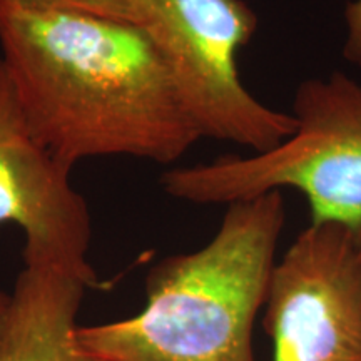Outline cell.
Wrapping results in <instances>:
<instances>
[{
    "mask_svg": "<svg viewBox=\"0 0 361 361\" xmlns=\"http://www.w3.org/2000/svg\"><path fill=\"white\" fill-rule=\"evenodd\" d=\"M0 51L27 123L67 168L117 156L173 164L201 139L139 25L2 2Z\"/></svg>",
    "mask_w": 361,
    "mask_h": 361,
    "instance_id": "obj_1",
    "label": "cell"
},
{
    "mask_svg": "<svg viewBox=\"0 0 361 361\" xmlns=\"http://www.w3.org/2000/svg\"><path fill=\"white\" fill-rule=\"evenodd\" d=\"M284 221L279 191L229 204L207 245L149 269L141 313L78 326L75 350L94 361H258L255 323Z\"/></svg>",
    "mask_w": 361,
    "mask_h": 361,
    "instance_id": "obj_2",
    "label": "cell"
},
{
    "mask_svg": "<svg viewBox=\"0 0 361 361\" xmlns=\"http://www.w3.org/2000/svg\"><path fill=\"white\" fill-rule=\"evenodd\" d=\"M293 116L295 133L278 146L169 169L162 189L194 204L229 206L291 188L308 201L311 223L361 234V85L343 72L306 79Z\"/></svg>",
    "mask_w": 361,
    "mask_h": 361,
    "instance_id": "obj_3",
    "label": "cell"
},
{
    "mask_svg": "<svg viewBox=\"0 0 361 361\" xmlns=\"http://www.w3.org/2000/svg\"><path fill=\"white\" fill-rule=\"evenodd\" d=\"M137 25L164 62L200 137L264 152L295 133L296 119L271 109L241 82L238 52L258 29L245 0H134Z\"/></svg>",
    "mask_w": 361,
    "mask_h": 361,
    "instance_id": "obj_4",
    "label": "cell"
},
{
    "mask_svg": "<svg viewBox=\"0 0 361 361\" xmlns=\"http://www.w3.org/2000/svg\"><path fill=\"white\" fill-rule=\"evenodd\" d=\"M263 308L273 361H361L358 236L311 223L274 264Z\"/></svg>",
    "mask_w": 361,
    "mask_h": 361,
    "instance_id": "obj_5",
    "label": "cell"
},
{
    "mask_svg": "<svg viewBox=\"0 0 361 361\" xmlns=\"http://www.w3.org/2000/svg\"><path fill=\"white\" fill-rule=\"evenodd\" d=\"M71 173L34 134L0 61V226L24 234V266L67 271L96 288L92 219Z\"/></svg>",
    "mask_w": 361,
    "mask_h": 361,
    "instance_id": "obj_6",
    "label": "cell"
},
{
    "mask_svg": "<svg viewBox=\"0 0 361 361\" xmlns=\"http://www.w3.org/2000/svg\"><path fill=\"white\" fill-rule=\"evenodd\" d=\"M89 288L67 271L24 266L0 310V361H94L75 350Z\"/></svg>",
    "mask_w": 361,
    "mask_h": 361,
    "instance_id": "obj_7",
    "label": "cell"
},
{
    "mask_svg": "<svg viewBox=\"0 0 361 361\" xmlns=\"http://www.w3.org/2000/svg\"><path fill=\"white\" fill-rule=\"evenodd\" d=\"M2 2L64 8V11L82 12L137 25V11L134 0H0V4Z\"/></svg>",
    "mask_w": 361,
    "mask_h": 361,
    "instance_id": "obj_8",
    "label": "cell"
},
{
    "mask_svg": "<svg viewBox=\"0 0 361 361\" xmlns=\"http://www.w3.org/2000/svg\"><path fill=\"white\" fill-rule=\"evenodd\" d=\"M346 39L343 56L350 64L361 67V0H353L346 6Z\"/></svg>",
    "mask_w": 361,
    "mask_h": 361,
    "instance_id": "obj_9",
    "label": "cell"
},
{
    "mask_svg": "<svg viewBox=\"0 0 361 361\" xmlns=\"http://www.w3.org/2000/svg\"><path fill=\"white\" fill-rule=\"evenodd\" d=\"M6 298H7V293L6 291H0V310H2L4 303H6Z\"/></svg>",
    "mask_w": 361,
    "mask_h": 361,
    "instance_id": "obj_10",
    "label": "cell"
},
{
    "mask_svg": "<svg viewBox=\"0 0 361 361\" xmlns=\"http://www.w3.org/2000/svg\"><path fill=\"white\" fill-rule=\"evenodd\" d=\"M358 236V245H360V255H361V234H356Z\"/></svg>",
    "mask_w": 361,
    "mask_h": 361,
    "instance_id": "obj_11",
    "label": "cell"
}]
</instances>
